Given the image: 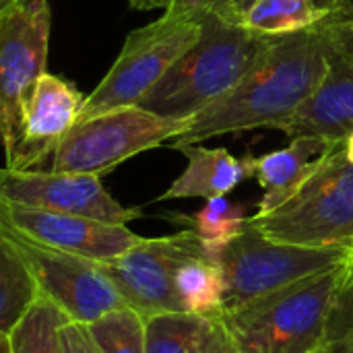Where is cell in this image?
I'll return each mask as SVG.
<instances>
[{
    "label": "cell",
    "mask_w": 353,
    "mask_h": 353,
    "mask_svg": "<svg viewBox=\"0 0 353 353\" xmlns=\"http://www.w3.org/2000/svg\"><path fill=\"white\" fill-rule=\"evenodd\" d=\"M83 105L85 97L72 81L46 72L25 105L23 132L6 155L4 168L37 170V165L54 157L64 137L79 122Z\"/></svg>",
    "instance_id": "obj_13"
},
{
    "label": "cell",
    "mask_w": 353,
    "mask_h": 353,
    "mask_svg": "<svg viewBox=\"0 0 353 353\" xmlns=\"http://www.w3.org/2000/svg\"><path fill=\"white\" fill-rule=\"evenodd\" d=\"M350 10L285 37H275L259 64L230 93L196 114L174 139L172 149L196 145L221 134L254 128L281 130L327 79L341 23Z\"/></svg>",
    "instance_id": "obj_1"
},
{
    "label": "cell",
    "mask_w": 353,
    "mask_h": 353,
    "mask_svg": "<svg viewBox=\"0 0 353 353\" xmlns=\"http://www.w3.org/2000/svg\"><path fill=\"white\" fill-rule=\"evenodd\" d=\"M132 8L137 10H155V8H163L168 10L172 0H128Z\"/></svg>",
    "instance_id": "obj_27"
},
{
    "label": "cell",
    "mask_w": 353,
    "mask_h": 353,
    "mask_svg": "<svg viewBox=\"0 0 353 353\" xmlns=\"http://www.w3.org/2000/svg\"><path fill=\"white\" fill-rule=\"evenodd\" d=\"M147 321V353H240L221 314L165 312Z\"/></svg>",
    "instance_id": "obj_16"
},
{
    "label": "cell",
    "mask_w": 353,
    "mask_h": 353,
    "mask_svg": "<svg viewBox=\"0 0 353 353\" xmlns=\"http://www.w3.org/2000/svg\"><path fill=\"white\" fill-rule=\"evenodd\" d=\"M331 14L335 12L314 0H256L240 14L238 23L261 35L285 37L319 25Z\"/></svg>",
    "instance_id": "obj_18"
},
{
    "label": "cell",
    "mask_w": 353,
    "mask_h": 353,
    "mask_svg": "<svg viewBox=\"0 0 353 353\" xmlns=\"http://www.w3.org/2000/svg\"><path fill=\"white\" fill-rule=\"evenodd\" d=\"M66 323H70V319L52 300L39 294L10 331V350L12 353H64L60 331Z\"/></svg>",
    "instance_id": "obj_22"
},
{
    "label": "cell",
    "mask_w": 353,
    "mask_h": 353,
    "mask_svg": "<svg viewBox=\"0 0 353 353\" xmlns=\"http://www.w3.org/2000/svg\"><path fill=\"white\" fill-rule=\"evenodd\" d=\"M50 27L48 0H17L0 8V128L6 155L23 132L25 105L48 72Z\"/></svg>",
    "instance_id": "obj_8"
},
{
    "label": "cell",
    "mask_w": 353,
    "mask_h": 353,
    "mask_svg": "<svg viewBox=\"0 0 353 353\" xmlns=\"http://www.w3.org/2000/svg\"><path fill=\"white\" fill-rule=\"evenodd\" d=\"M0 225L41 246L112 263L143 238L122 223H108L81 215L54 213L0 201Z\"/></svg>",
    "instance_id": "obj_12"
},
{
    "label": "cell",
    "mask_w": 353,
    "mask_h": 353,
    "mask_svg": "<svg viewBox=\"0 0 353 353\" xmlns=\"http://www.w3.org/2000/svg\"><path fill=\"white\" fill-rule=\"evenodd\" d=\"M170 219L184 225V230H192L213 256L234 238H238L250 223L246 207L240 203H230L225 196L209 199L203 209L194 213L172 215Z\"/></svg>",
    "instance_id": "obj_21"
},
{
    "label": "cell",
    "mask_w": 353,
    "mask_h": 353,
    "mask_svg": "<svg viewBox=\"0 0 353 353\" xmlns=\"http://www.w3.org/2000/svg\"><path fill=\"white\" fill-rule=\"evenodd\" d=\"M0 234H4L25 259L39 294L52 300L70 323L91 325L103 314L128 306L101 263L41 246L2 225Z\"/></svg>",
    "instance_id": "obj_9"
},
{
    "label": "cell",
    "mask_w": 353,
    "mask_h": 353,
    "mask_svg": "<svg viewBox=\"0 0 353 353\" xmlns=\"http://www.w3.org/2000/svg\"><path fill=\"white\" fill-rule=\"evenodd\" d=\"M10 2H17V0H0V8H2V6H8Z\"/></svg>",
    "instance_id": "obj_32"
},
{
    "label": "cell",
    "mask_w": 353,
    "mask_h": 353,
    "mask_svg": "<svg viewBox=\"0 0 353 353\" xmlns=\"http://www.w3.org/2000/svg\"><path fill=\"white\" fill-rule=\"evenodd\" d=\"M0 201L122 225L143 217L139 207L120 205L105 190L99 176L77 172L4 168L0 174Z\"/></svg>",
    "instance_id": "obj_11"
},
{
    "label": "cell",
    "mask_w": 353,
    "mask_h": 353,
    "mask_svg": "<svg viewBox=\"0 0 353 353\" xmlns=\"http://www.w3.org/2000/svg\"><path fill=\"white\" fill-rule=\"evenodd\" d=\"M101 353H147V321L130 306H122L87 325Z\"/></svg>",
    "instance_id": "obj_23"
},
{
    "label": "cell",
    "mask_w": 353,
    "mask_h": 353,
    "mask_svg": "<svg viewBox=\"0 0 353 353\" xmlns=\"http://www.w3.org/2000/svg\"><path fill=\"white\" fill-rule=\"evenodd\" d=\"M350 12L345 14V19ZM345 19L333 52L327 79L300 112L281 128L290 139L319 137L327 143L343 141L353 132V56L345 48Z\"/></svg>",
    "instance_id": "obj_14"
},
{
    "label": "cell",
    "mask_w": 353,
    "mask_h": 353,
    "mask_svg": "<svg viewBox=\"0 0 353 353\" xmlns=\"http://www.w3.org/2000/svg\"><path fill=\"white\" fill-rule=\"evenodd\" d=\"M64 353H101L95 341L91 339V333L87 325L81 323H66L60 331Z\"/></svg>",
    "instance_id": "obj_25"
},
{
    "label": "cell",
    "mask_w": 353,
    "mask_h": 353,
    "mask_svg": "<svg viewBox=\"0 0 353 353\" xmlns=\"http://www.w3.org/2000/svg\"><path fill=\"white\" fill-rule=\"evenodd\" d=\"M347 285H350V292H353V244L350 248V261H347Z\"/></svg>",
    "instance_id": "obj_28"
},
{
    "label": "cell",
    "mask_w": 353,
    "mask_h": 353,
    "mask_svg": "<svg viewBox=\"0 0 353 353\" xmlns=\"http://www.w3.org/2000/svg\"><path fill=\"white\" fill-rule=\"evenodd\" d=\"M0 353H12V350H10V341H8V335H0Z\"/></svg>",
    "instance_id": "obj_29"
},
{
    "label": "cell",
    "mask_w": 353,
    "mask_h": 353,
    "mask_svg": "<svg viewBox=\"0 0 353 353\" xmlns=\"http://www.w3.org/2000/svg\"><path fill=\"white\" fill-rule=\"evenodd\" d=\"M176 292L184 312L221 314L225 300V279L213 254L186 261L176 275Z\"/></svg>",
    "instance_id": "obj_20"
},
{
    "label": "cell",
    "mask_w": 353,
    "mask_h": 353,
    "mask_svg": "<svg viewBox=\"0 0 353 353\" xmlns=\"http://www.w3.org/2000/svg\"><path fill=\"white\" fill-rule=\"evenodd\" d=\"M331 353H353V321L331 339Z\"/></svg>",
    "instance_id": "obj_26"
},
{
    "label": "cell",
    "mask_w": 353,
    "mask_h": 353,
    "mask_svg": "<svg viewBox=\"0 0 353 353\" xmlns=\"http://www.w3.org/2000/svg\"><path fill=\"white\" fill-rule=\"evenodd\" d=\"M250 225L275 242L352 248L353 163L345 153V139L329 143L300 188L273 211L254 213Z\"/></svg>",
    "instance_id": "obj_4"
},
{
    "label": "cell",
    "mask_w": 353,
    "mask_h": 353,
    "mask_svg": "<svg viewBox=\"0 0 353 353\" xmlns=\"http://www.w3.org/2000/svg\"><path fill=\"white\" fill-rule=\"evenodd\" d=\"M201 14V37L139 101L141 108L172 120H192L240 85L275 41L217 12Z\"/></svg>",
    "instance_id": "obj_2"
},
{
    "label": "cell",
    "mask_w": 353,
    "mask_h": 353,
    "mask_svg": "<svg viewBox=\"0 0 353 353\" xmlns=\"http://www.w3.org/2000/svg\"><path fill=\"white\" fill-rule=\"evenodd\" d=\"M203 254H211L205 242L192 230H182L163 238H143L116 261L101 265L124 302L143 319H151L184 312L176 292V275L186 261Z\"/></svg>",
    "instance_id": "obj_10"
},
{
    "label": "cell",
    "mask_w": 353,
    "mask_h": 353,
    "mask_svg": "<svg viewBox=\"0 0 353 353\" xmlns=\"http://www.w3.org/2000/svg\"><path fill=\"white\" fill-rule=\"evenodd\" d=\"M310 353H331V341L327 345H323V347H319V350H314V352Z\"/></svg>",
    "instance_id": "obj_31"
},
{
    "label": "cell",
    "mask_w": 353,
    "mask_h": 353,
    "mask_svg": "<svg viewBox=\"0 0 353 353\" xmlns=\"http://www.w3.org/2000/svg\"><path fill=\"white\" fill-rule=\"evenodd\" d=\"M215 261L225 279L223 312H230L310 277L345 267L350 246L312 248L275 242L248 223L238 238L215 254Z\"/></svg>",
    "instance_id": "obj_5"
},
{
    "label": "cell",
    "mask_w": 353,
    "mask_h": 353,
    "mask_svg": "<svg viewBox=\"0 0 353 353\" xmlns=\"http://www.w3.org/2000/svg\"><path fill=\"white\" fill-rule=\"evenodd\" d=\"M37 298L39 288L31 269L12 242L0 234V335H10Z\"/></svg>",
    "instance_id": "obj_19"
},
{
    "label": "cell",
    "mask_w": 353,
    "mask_h": 353,
    "mask_svg": "<svg viewBox=\"0 0 353 353\" xmlns=\"http://www.w3.org/2000/svg\"><path fill=\"white\" fill-rule=\"evenodd\" d=\"M327 141L319 137H296L285 149L271 151L261 157H246L250 176L265 190L259 201V215L273 211L288 201L300 184L312 174L316 159L327 149Z\"/></svg>",
    "instance_id": "obj_15"
},
{
    "label": "cell",
    "mask_w": 353,
    "mask_h": 353,
    "mask_svg": "<svg viewBox=\"0 0 353 353\" xmlns=\"http://www.w3.org/2000/svg\"><path fill=\"white\" fill-rule=\"evenodd\" d=\"M188 159L186 170L174 180V184L159 196V201L170 199H215L228 196L250 176L248 161L234 157L228 149H207L196 145L178 147Z\"/></svg>",
    "instance_id": "obj_17"
},
{
    "label": "cell",
    "mask_w": 353,
    "mask_h": 353,
    "mask_svg": "<svg viewBox=\"0 0 353 353\" xmlns=\"http://www.w3.org/2000/svg\"><path fill=\"white\" fill-rule=\"evenodd\" d=\"M190 120H172L141 105H122L79 120L56 149L50 170L105 176L126 159L178 139Z\"/></svg>",
    "instance_id": "obj_7"
},
{
    "label": "cell",
    "mask_w": 353,
    "mask_h": 353,
    "mask_svg": "<svg viewBox=\"0 0 353 353\" xmlns=\"http://www.w3.org/2000/svg\"><path fill=\"white\" fill-rule=\"evenodd\" d=\"M347 294L345 265L221 316L240 353H310L335 337L333 319Z\"/></svg>",
    "instance_id": "obj_3"
},
{
    "label": "cell",
    "mask_w": 353,
    "mask_h": 353,
    "mask_svg": "<svg viewBox=\"0 0 353 353\" xmlns=\"http://www.w3.org/2000/svg\"><path fill=\"white\" fill-rule=\"evenodd\" d=\"M201 33V12L172 10H165L157 21L130 31L108 74L85 97L79 120L122 105H139L165 72L196 43Z\"/></svg>",
    "instance_id": "obj_6"
},
{
    "label": "cell",
    "mask_w": 353,
    "mask_h": 353,
    "mask_svg": "<svg viewBox=\"0 0 353 353\" xmlns=\"http://www.w3.org/2000/svg\"><path fill=\"white\" fill-rule=\"evenodd\" d=\"M240 0H172V12H217L230 21L236 19Z\"/></svg>",
    "instance_id": "obj_24"
},
{
    "label": "cell",
    "mask_w": 353,
    "mask_h": 353,
    "mask_svg": "<svg viewBox=\"0 0 353 353\" xmlns=\"http://www.w3.org/2000/svg\"><path fill=\"white\" fill-rule=\"evenodd\" d=\"M345 153H347V159L353 163V132L345 139Z\"/></svg>",
    "instance_id": "obj_30"
}]
</instances>
